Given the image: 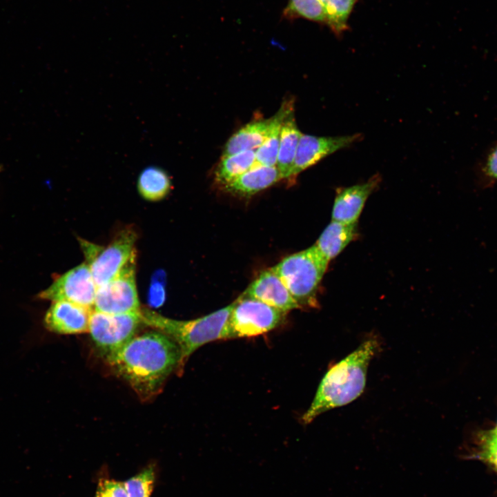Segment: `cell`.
<instances>
[{
	"label": "cell",
	"instance_id": "obj_1",
	"mask_svg": "<svg viewBox=\"0 0 497 497\" xmlns=\"http://www.w3.org/2000/svg\"><path fill=\"white\" fill-rule=\"evenodd\" d=\"M106 360L138 397L146 401L159 394L168 376L178 371L181 351L169 335L153 329L136 335Z\"/></svg>",
	"mask_w": 497,
	"mask_h": 497
},
{
	"label": "cell",
	"instance_id": "obj_2",
	"mask_svg": "<svg viewBox=\"0 0 497 497\" xmlns=\"http://www.w3.org/2000/svg\"><path fill=\"white\" fill-rule=\"evenodd\" d=\"M380 347L376 337L369 338L355 350L332 366L322 379L309 409L302 417L305 425L320 414L347 405L363 392L370 361Z\"/></svg>",
	"mask_w": 497,
	"mask_h": 497
},
{
	"label": "cell",
	"instance_id": "obj_3",
	"mask_svg": "<svg viewBox=\"0 0 497 497\" xmlns=\"http://www.w3.org/2000/svg\"><path fill=\"white\" fill-rule=\"evenodd\" d=\"M233 303L207 315L190 320L165 317L147 308L140 309L144 325L160 331L173 338L181 351L178 371L181 374L189 357L204 344L230 338L229 319Z\"/></svg>",
	"mask_w": 497,
	"mask_h": 497
},
{
	"label": "cell",
	"instance_id": "obj_4",
	"mask_svg": "<svg viewBox=\"0 0 497 497\" xmlns=\"http://www.w3.org/2000/svg\"><path fill=\"white\" fill-rule=\"evenodd\" d=\"M329 262L314 244L286 257L271 269L300 308L315 307L317 291Z\"/></svg>",
	"mask_w": 497,
	"mask_h": 497
},
{
	"label": "cell",
	"instance_id": "obj_5",
	"mask_svg": "<svg viewBox=\"0 0 497 497\" xmlns=\"http://www.w3.org/2000/svg\"><path fill=\"white\" fill-rule=\"evenodd\" d=\"M137 235L126 229L106 246L84 240L79 243L97 286H100L117 276L132 262L135 261Z\"/></svg>",
	"mask_w": 497,
	"mask_h": 497
},
{
	"label": "cell",
	"instance_id": "obj_6",
	"mask_svg": "<svg viewBox=\"0 0 497 497\" xmlns=\"http://www.w3.org/2000/svg\"><path fill=\"white\" fill-rule=\"evenodd\" d=\"M141 324L140 310L119 314L93 310L88 332L95 347L106 359L137 335Z\"/></svg>",
	"mask_w": 497,
	"mask_h": 497
},
{
	"label": "cell",
	"instance_id": "obj_7",
	"mask_svg": "<svg viewBox=\"0 0 497 497\" xmlns=\"http://www.w3.org/2000/svg\"><path fill=\"white\" fill-rule=\"evenodd\" d=\"M286 313L254 298L240 296L229 319L230 338L254 337L279 326Z\"/></svg>",
	"mask_w": 497,
	"mask_h": 497
},
{
	"label": "cell",
	"instance_id": "obj_8",
	"mask_svg": "<svg viewBox=\"0 0 497 497\" xmlns=\"http://www.w3.org/2000/svg\"><path fill=\"white\" fill-rule=\"evenodd\" d=\"M94 310L110 314L140 310L135 281V261L110 282L98 286Z\"/></svg>",
	"mask_w": 497,
	"mask_h": 497
},
{
	"label": "cell",
	"instance_id": "obj_9",
	"mask_svg": "<svg viewBox=\"0 0 497 497\" xmlns=\"http://www.w3.org/2000/svg\"><path fill=\"white\" fill-rule=\"evenodd\" d=\"M97 286L85 262L57 277L39 294L43 300L68 301L94 309Z\"/></svg>",
	"mask_w": 497,
	"mask_h": 497
},
{
	"label": "cell",
	"instance_id": "obj_10",
	"mask_svg": "<svg viewBox=\"0 0 497 497\" xmlns=\"http://www.w3.org/2000/svg\"><path fill=\"white\" fill-rule=\"evenodd\" d=\"M360 133L338 137H316L302 134L295 157L291 177L317 164L333 153L360 141Z\"/></svg>",
	"mask_w": 497,
	"mask_h": 497
},
{
	"label": "cell",
	"instance_id": "obj_11",
	"mask_svg": "<svg viewBox=\"0 0 497 497\" xmlns=\"http://www.w3.org/2000/svg\"><path fill=\"white\" fill-rule=\"evenodd\" d=\"M93 310L68 301H55L46 313L44 324L48 331L58 334L86 333Z\"/></svg>",
	"mask_w": 497,
	"mask_h": 497
},
{
	"label": "cell",
	"instance_id": "obj_12",
	"mask_svg": "<svg viewBox=\"0 0 497 497\" xmlns=\"http://www.w3.org/2000/svg\"><path fill=\"white\" fill-rule=\"evenodd\" d=\"M380 182V176L376 174L364 183L338 188L333 202L331 220L345 224L358 223L367 199L378 187Z\"/></svg>",
	"mask_w": 497,
	"mask_h": 497
},
{
	"label": "cell",
	"instance_id": "obj_13",
	"mask_svg": "<svg viewBox=\"0 0 497 497\" xmlns=\"http://www.w3.org/2000/svg\"><path fill=\"white\" fill-rule=\"evenodd\" d=\"M241 296L256 299L286 313L300 308L271 269L261 273Z\"/></svg>",
	"mask_w": 497,
	"mask_h": 497
},
{
	"label": "cell",
	"instance_id": "obj_14",
	"mask_svg": "<svg viewBox=\"0 0 497 497\" xmlns=\"http://www.w3.org/2000/svg\"><path fill=\"white\" fill-rule=\"evenodd\" d=\"M281 179L282 177L276 166L254 164L224 187L231 193L248 196L267 188Z\"/></svg>",
	"mask_w": 497,
	"mask_h": 497
},
{
	"label": "cell",
	"instance_id": "obj_15",
	"mask_svg": "<svg viewBox=\"0 0 497 497\" xmlns=\"http://www.w3.org/2000/svg\"><path fill=\"white\" fill-rule=\"evenodd\" d=\"M358 223L345 224L331 220L315 244L329 262L358 237Z\"/></svg>",
	"mask_w": 497,
	"mask_h": 497
},
{
	"label": "cell",
	"instance_id": "obj_16",
	"mask_svg": "<svg viewBox=\"0 0 497 497\" xmlns=\"http://www.w3.org/2000/svg\"><path fill=\"white\" fill-rule=\"evenodd\" d=\"M273 125V117L252 121L234 133L227 141L222 156L246 150H256L267 138Z\"/></svg>",
	"mask_w": 497,
	"mask_h": 497
},
{
	"label": "cell",
	"instance_id": "obj_17",
	"mask_svg": "<svg viewBox=\"0 0 497 497\" xmlns=\"http://www.w3.org/2000/svg\"><path fill=\"white\" fill-rule=\"evenodd\" d=\"M302 135L293 115L290 113L284 120L281 133L276 167L282 178L291 177L298 143Z\"/></svg>",
	"mask_w": 497,
	"mask_h": 497
},
{
	"label": "cell",
	"instance_id": "obj_18",
	"mask_svg": "<svg viewBox=\"0 0 497 497\" xmlns=\"http://www.w3.org/2000/svg\"><path fill=\"white\" fill-rule=\"evenodd\" d=\"M292 101H286L273 116V125L264 143L255 150V164L275 166L280 145L281 128L284 120L293 112Z\"/></svg>",
	"mask_w": 497,
	"mask_h": 497
},
{
	"label": "cell",
	"instance_id": "obj_19",
	"mask_svg": "<svg viewBox=\"0 0 497 497\" xmlns=\"http://www.w3.org/2000/svg\"><path fill=\"white\" fill-rule=\"evenodd\" d=\"M255 163V150H246L222 156L215 170V179L223 186L251 168Z\"/></svg>",
	"mask_w": 497,
	"mask_h": 497
},
{
	"label": "cell",
	"instance_id": "obj_20",
	"mask_svg": "<svg viewBox=\"0 0 497 497\" xmlns=\"http://www.w3.org/2000/svg\"><path fill=\"white\" fill-rule=\"evenodd\" d=\"M139 194L149 201L164 198L170 189V181L167 174L157 167H148L139 175L137 183Z\"/></svg>",
	"mask_w": 497,
	"mask_h": 497
},
{
	"label": "cell",
	"instance_id": "obj_21",
	"mask_svg": "<svg viewBox=\"0 0 497 497\" xmlns=\"http://www.w3.org/2000/svg\"><path fill=\"white\" fill-rule=\"evenodd\" d=\"M358 0H322L326 24L337 35L348 29V19Z\"/></svg>",
	"mask_w": 497,
	"mask_h": 497
},
{
	"label": "cell",
	"instance_id": "obj_22",
	"mask_svg": "<svg viewBox=\"0 0 497 497\" xmlns=\"http://www.w3.org/2000/svg\"><path fill=\"white\" fill-rule=\"evenodd\" d=\"M282 17L288 20L303 18L326 23L322 0H289L283 10Z\"/></svg>",
	"mask_w": 497,
	"mask_h": 497
},
{
	"label": "cell",
	"instance_id": "obj_23",
	"mask_svg": "<svg viewBox=\"0 0 497 497\" xmlns=\"http://www.w3.org/2000/svg\"><path fill=\"white\" fill-rule=\"evenodd\" d=\"M155 478L153 465H149L124 483L128 497H150Z\"/></svg>",
	"mask_w": 497,
	"mask_h": 497
},
{
	"label": "cell",
	"instance_id": "obj_24",
	"mask_svg": "<svg viewBox=\"0 0 497 497\" xmlns=\"http://www.w3.org/2000/svg\"><path fill=\"white\" fill-rule=\"evenodd\" d=\"M470 457L485 463L497 474V442L483 432L478 436V447Z\"/></svg>",
	"mask_w": 497,
	"mask_h": 497
},
{
	"label": "cell",
	"instance_id": "obj_25",
	"mask_svg": "<svg viewBox=\"0 0 497 497\" xmlns=\"http://www.w3.org/2000/svg\"><path fill=\"white\" fill-rule=\"evenodd\" d=\"M97 494L101 497H128L124 483L107 479L100 481Z\"/></svg>",
	"mask_w": 497,
	"mask_h": 497
},
{
	"label": "cell",
	"instance_id": "obj_26",
	"mask_svg": "<svg viewBox=\"0 0 497 497\" xmlns=\"http://www.w3.org/2000/svg\"><path fill=\"white\" fill-rule=\"evenodd\" d=\"M484 171L488 177L497 181V144L487 156Z\"/></svg>",
	"mask_w": 497,
	"mask_h": 497
},
{
	"label": "cell",
	"instance_id": "obj_27",
	"mask_svg": "<svg viewBox=\"0 0 497 497\" xmlns=\"http://www.w3.org/2000/svg\"><path fill=\"white\" fill-rule=\"evenodd\" d=\"M165 293L163 287L159 284H154L150 291V302L154 306L161 305L164 300Z\"/></svg>",
	"mask_w": 497,
	"mask_h": 497
},
{
	"label": "cell",
	"instance_id": "obj_28",
	"mask_svg": "<svg viewBox=\"0 0 497 497\" xmlns=\"http://www.w3.org/2000/svg\"><path fill=\"white\" fill-rule=\"evenodd\" d=\"M483 433L489 438L497 442V431H496L494 429L487 431H485Z\"/></svg>",
	"mask_w": 497,
	"mask_h": 497
},
{
	"label": "cell",
	"instance_id": "obj_29",
	"mask_svg": "<svg viewBox=\"0 0 497 497\" xmlns=\"http://www.w3.org/2000/svg\"><path fill=\"white\" fill-rule=\"evenodd\" d=\"M95 497H101V496L97 494Z\"/></svg>",
	"mask_w": 497,
	"mask_h": 497
},
{
	"label": "cell",
	"instance_id": "obj_30",
	"mask_svg": "<svg viewBox=\"0 0 497 497\" xmlns=\"http://www.w3.org/2000/svg\"><path fill=\"white\" fill-rule=\"evenodd\" d=\"M494 429H495L496 431H497V425H496V427L494 428Z\"/></svg>",
	"mask_w": 497,
	"mask_h": 497
}]
</instances>
